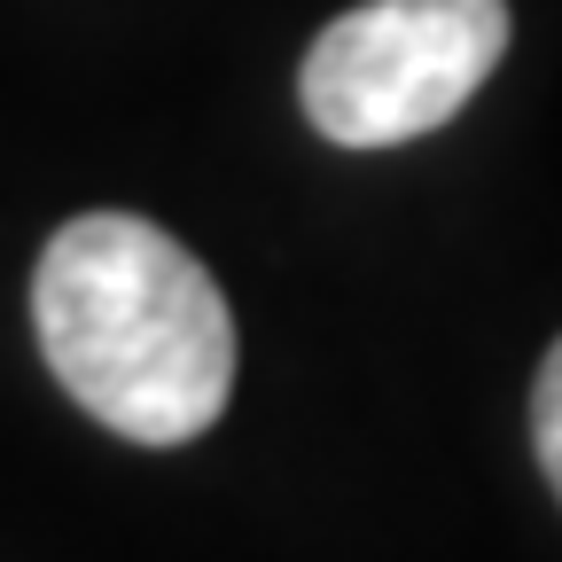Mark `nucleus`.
I'll list each match as a JSON object with an SVG mask.
<instances>
[{
  "label": "nucleus",
  "mask_w": 562,
  "mask_h": 562,
  "mask_svg": "<svg viewBox=\"0 0 562 562\" xmlns=\"http://www.w3.org/2000/svg\"><path fill=\"white\" fill-rule=\"evenodd\" d=\"M55 383L133 446H188L235 391V313L195 250L133 211L55 227L32 273Z\"/></svg>",
  "instance_id": "nucleus-1"
},
{
  "label": "nucleus",
  "mask_w": 562,
  "mask_h": 562,
  "mask_svg": "<svg viewBox=\"0 0 562 562\" xmlns=\"http://www.w3.org/2000/svg\"><path fill=\"white\" fill-rule=\"evenodd\" d=\"M501 55L508 0H360L313 40L297 94L336 149H398L461 117Z\"/></svg>",
  "instance_id": "nucleus-2"
},
{
  "label": "nucleus",
  "mask_w": 562,
  "mask_h": 562,
  "mask_svg": "<svg viewBox=\"0 0 562 562\" xmlns=\"http://www.w3.org/2000/svg\"><path fill=\"white\" fill-rule=\"evenodd\" d=\"M531 446H539V469L562 501V336H554V351L539 360V383H531Z\"/></svg>",
  "instance_id": "nucleus-3"
}]
</instances>
